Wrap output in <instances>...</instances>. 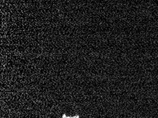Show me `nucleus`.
<instances>
[{
    "label": "nucleus",
    "instance_id": "obj_1",
    "mask_svg": "<svg viewBox=\"0 0 158 118\" xmlns=\"http://www.w3.org/2000/svg\"><path fill=\"white\" fill-rule=\"evenodd\" d=\"M61 118H80V116H79L78 115H75V116H73V117H70V116H67V115L65 114H63V117H62Z\"/></svg>",
    "mask_w": 158,
    "mask_h": 118
}]
</instances>
